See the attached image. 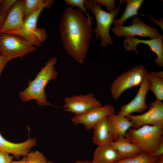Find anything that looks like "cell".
Here are the masks:
<instances>
[{
	"instance_id": "cell-37",
	"label": "cell",
	"mask_w": 163,
	"mask_h": 163,
	"mask_svg": "<svg viewBox=\"0 0 163 163\" xmlns=\"http://www.w3.org/2000/svg\"><path fill=\"white\" fill-rule=\"evenodd\" d=\"M47 163H55L52 162L47 161Z\"/></svg>"
},
{
	"instance_id": "cell-12",
	"label": "cell",
	"mask_w": 163,
	"mask_h": 163,
	"mask_svg": "<svg viewBox=\"0 0 163 163\" xmlns=\"http://www.w3.org/2000/svg\"><path fill=\"white\" fill-rule=\"evenodd\" d=\"M114 113V107L107 104L95 108L82 115L75 116L71 120L75 124H82L86 129L90 130L103 118Z\"/></svg>"
},
{
	"instance_id": "cell-25",
	"label": "cell",
	"mask_w": 163,
	"mask_h": 163,
	"mask_svg": "<svg viewBox=\"0 0 163 163\" xmlns=\"http://www.w3.org/2000/svg\"><path fill=\"white\" fill-rule=\"evenodd\" d=\"M64 1L69 6L72 7H77L78 8L82 10L85 14L89 21H92V18L90 16L89 14L87 11L85 3V0H65Z\"/></svg>"
},
{
	"instance_id": "cell-19",
	"label": "cell",
	"mask_w": 163,
	"mask_h": 163,
	"mask_svg": "<svg viewBox=\"0 0 163 163\" xmlns=\"http://www.w3.org/2000/svg\"><path fill=\"white\" fill-rule=\"evenodd\" d=\"M110 145L116 150L122 159L134 157L142 151L125 137L114 141Z\"/></svg>"
},
{
	"instance_id": "cell-24",
	"label": "cell",
	"mask_w": 163,
	"mask_h": 163,
	"mask_svg": "<svg viewBox=\"0 0 163 163\" xmlns=\"http://www.w3.org/2000/svg\"><path fill=\"white\" fill-rule=\"evenodd\" d=\"M25 163H47L46 157L38 151L30 152L25 156Z\"/></svg>"
},
{
	"instance_id": "cell-16",
	"label": "cell",
	"mask_w": 163,
	"mask_h": 163,
	"mask_svg": "<svg viewBox=\"0 0 163 163\" xmlns=\"http://www.w3.org/2000/svg\"><path fill=\"white\" fill-rule=\"evenodd\" d=\"M109 126L114 141L124 137L126 133L133 124L126 117L113 113L107 117Z\"/></svg>"
},
{
	"instance_id": "cell-15",
	"label": "cell",
	"mask_w": 163,
	"mask_h": 163,
	"mask_svg": "<svg viewBox=\"0 0 163 163\" xmlns=\"http://www.w3.org/2000/svg\"><path fill=\"white\" fill-rule=\"evenodd\" d=\"M36 143V139L30 138L22 142H12L5 139L0 133V151L11 154L17 159L26 156Z\"/></svg>"
},
{
	"instance_id": "cell-18",
	"label": "cell",
	"mask_w": 163,
	"mask_h": 163,
	"mask_svg": "<svg viewBox=\"0 0 163 163\" xmlns=\"http://www.w3.org/2000/svg\"><path fill=\"white\" fill-rule=\"evenodd\" d=\"M121 157L110 144L98 146L95 150L92 162L94 163H117Z\"/></svg>"
},
{
	"instance_id": "cell-10",
	"label": "cell",
	"mask_w": 163,
	"mask_h": 163,
	"mask_svg": "<svg viewBox=\"0 0 163 163\" xmlns=\"http://www.w3.org/2000/svg\"><path fill=\"white\" fill-rule=\"evenodd\" d=\"M64 102V110L75 114V116L82 115L95 108L102 106L91 93L66 97Z\"/></svg>"
},
{
	"instance_id": "cell-35",
	"label": "cell",
	"mask_w": 163,
	"mask_h": 163,
	"mask_svg": "<svg viewBox=\"0 0 163 163\" xmlns=\"http://www.w3.org/2000/svg\"><path fill=\"white\" fill-rule=\"evenodd\" d=\"M154 163H163V155L158 157L157 160Z\"/></svg>"
},
{
	"instance_id": "cell-7",
	"label": "cell",
	"mask_w": 163,
	"mask_h": 163,
	"mask_svg": "<svg viewBox=\"0 0 163 163\" xmlns=\"http://www.w3.org/2000/svg\"><path fill=\"white\" fill-rule=\"evenodd\" d=\"M42 8L28 16L24 20V26L21 29L8 33L17 35L32 45L40 47L46 39L47 36L45 30L37 28V23L39 17L44 9Z\"/></svg>"
},
{
	"instance_id": "cell-17",
	"label": "cell",
	"mask_w": 163,
	"mask_h": 163,
	"mask_svg": "<svg viewBox=\"0 0 163 163\" xmlns=\"http://www.w3.org/2000/svg\"><path fill=\"white\" fill-rule=\"evenodd\" d=\"M107 117L99 121L93 129V141L97 146L110 144L114 141L109 126Z\"/></svg>"
},
{
	"instance_id": "cell-9",
	"label": "cell",
	"mask_w": 163,
	"mask_h": 163,
	"mask_svg": "<svg viewBox=\"0 0 163 163\" xmlns=\"http://www.w3.org/2000/svg\"><path fill=\"white\" fill-rule=\"evenodd\" d=\"M148 110L138 115H129L126 117L131 121L133 128L136 129L144 125H163V103L156 99L150 103Z\"/></svg>"
},
{
	"instance_id": "cell-38",
	"label": "cell",
	"mask_w": 163,
	"mask_h": 163,
	"mask_svg": "<svg viewBox=\"0 0 163 163\" xmlns=\"http://www.w3.org/2000/svg\"><path fill=\"white\" fill-rule=\"evenodd\" d=\"M1 55H1V52H0V56H1Z\"/></svg>"
},
{
	"instance_id": "cell-22",
	"label": "cell",
	"mask_w": 163,
	"mask_h": 163,
	"mask_svg": "<svg viewBox=\"0 0 163 163\" xmlns=\"http://www.w3.org/2000/svg\"><path fill=\"white\" fill-rule=\"evenodd\" d=\"M150 82V90L155 95L157 100H163V78L156 76L151 72L148 73Z\"/></svg>"
},
{
	"instance_id": "cell-27",
	"label": "cell",
	"mask_w": 163,
	"mask_h": 163,
	"mask_svg": "<svg viewBox=\"0 0 163 163\" xmlns=\"http://www.w3.org/2000/svg\"><path fill=\"white\" fill-rule=\"evenodd\" d=\"M103 6H105L107 9L110 12L114 10L116 8L115 1L114 0H97Z\"/></svg>"
},
{
	"instance_id": "cell-30",
	"label": "cell",
	"mask_w": 163,
	"mask_h": 163,
	"mask_svg": "<svg viewBox=\"0 0 163 163\" xmlns=\"http://www.w3.org/2000/svg\"><path fill=\"white\" fill-rule=\"evenodd\" d=\"M8 61L3 56H0V78L1 73Z\"/></svg>"
},
{
	"instance_id": "cell-33",
	"label": "cell",
	"mask_w": 163,
	"mask_h": 163,
	"mask_svg": "<svg viewBox=\"0 0 163 163\" xmlns=\"http://www.w3.org/2000/svg\"><path fill=\"white\" fill-rule=\"evenodd\" d=\"M11 163H25V156H24L22 159L18 161H12Z\"/></svg>"
},
{
	"instance_id": "cell-23",
	"label": "cell",
	"mask_w": 163,
	"mask_h": 163,
	"mask_svg": "<svg viewBox=\"0 0 163 163\" xmlns=\"http://www.w3.org/2000/svg\"><path fill=\"white\" fill-rule=\"evenodd\" d=\"M157 159L142 151L136 156L121 159L117 163H154Z\"/></svg>"
},
{
	"instance_id": "cell-32",
	"label": "cell",
	"mask_w": 163,
	"mask_h": 163,
	"mask_svg": "<svg viewBox=\"0 0 163 163\" xmlns=\"http://www.w3.org/2000/svg\"><path fill=\"white\" fill-rule=\"evenodd\" d=\"M151 72L156 76L163 78V72L162 71L160 72Z\"/></svg>"
},
{
	"instance_id": "cell-29",
	"label": "cell",
	"mask_w": 163,
	"mask_h": 163,
	"mask_svg": "<svg viewBox=\"0 0 163 163\" xmlns=\"http://www.w3.org/2000/svg\"><path fill=\"white\" fill-rule=\"evenodd\" d=\"M163 155V141L162 142L158 147L152 154L151 156L158 158Z\"/></svg>"
},
{
	"instance_id": "cell-31",
	"label": "cell",
	"mask_w": 163,
	"mask_h": 163,
	"mask_svg": "<svg viewBox=\"0 0 163 163\" xmlns=\"http://www.w3.org/2000/svg\"><path fill=\"white\" fill-rule=\"evenodd\" d=\"M149 17L150 18V19L155 24L157 25L160 26L161 27H162L163 29V20L162 19H161V20L160 19L158 20H156L152 18L151 16H149Z\"/></svg>"
},
{
	"instance_id": "cell-3",
	"label": "cell",
	"mask_w": 163,
	"mask_h": 163,
	"mask_svg": "<svg viewBox=\"0 0 163 163\" xmlns=\"http://www.w3.org/2000/svg\"><path fill=\"white\" fill-rule=\"evenodd\" d=\"M124 137L151 156L163 141V125H146L136 129L131 128Z\"/></svg>"
},
{
	"instance_id": "cell-5",
	"label": "cell",
	"mask_w": 163,
	"mask_h": 163,
	"mask_svg": "<svg viewBox=\"0 0 163 163\" xmlns=\"http://www.w3.org/2000/svg\"><path fill=\"white\" fill-rule=\"evenodd\" d=\"M36 49L35 46L17 35L0 33V52L8 61L22 57Z\"/></svg>"
},
{
	"instance_id": "cell-28",
	"label": "cell",
	"mask_w": 163,
	"mask_h": 163,
	"mask_svg": "<svg viewBox=\"0 0 163 163\" xmlns=\"http://www.w3.org/2000/svg\"><path fill=\"white\" fill-rule=\"evenodd\" d=\"M13 158L9 154L0 151V163H11Z\"/></svg>"
},
{
	"instance_id": "cell-11",
	"label": "cell",
	"mask_w": 163,
	"mask_h": 163,
	"mask_svg": "<svg viewBox=\"0 0 163 163\" xmlns=\"http://www.w3.org/2000/svg\"><path fill=\"white\" fill-rule=\"evenodd\" d=\"M146 74L140 85L139 90L134 98L128 103L122 106L118 113L126 117L134 112L142 113L148 107L146 98L148 92L150 90V82Z\"/></svg>"
},
{
	"instance_id": "cell-26",
	"label": "cell",
	"mask_w": 163,
	"mask_h": 163,
	"mask_svg": "<svg viewBox=\"0 0 163 163\" xmlns=\"http://www.w3.org/2000/svg\"><path fill=\"white\" fill-rule=\"evenodd\" d=\"M18 0H2L0 5V14L2 15L5 16L6 14L15 4Z\"/></svg>"
},
{
	"instance_id": "cell-8",
	"label": "cell",
	"mask_w": 163,
	"mask_h": 163,
	"mask_svg": "<svg viewBox=\"0 0 163 163\" xmlns=\"http://www.w3.org/2000/svg\"><path fill=\"white\" fill-rule=\"evenodd\" d=\"M112 30L117 36L125 37L139 36L149 37L152 39L162 35L156 29L142 22L138 16L133 19L131 25L128 26H115L112 29Z\"/></svg>"
},
{
	"instance_id": "cell-20",
	"label": "cell",
	"mask_w": 163,
	"mask_h": 163,
	"mask_svg": "<svg viewBox=\"0 0 163 163\" xmlns=\"http://www.w3.org/2000/svg\"><path fill=\"white\" fill-rule=\"evenodd\" d=\"M123 3L126 2V6L123 14L119 19H114L113 23L115 26L123 25L127 20L133 16L140 15L144 16L143 14H140L138 11L144 0H120Z\"/></svg>"
},
{
	"instance_id": "cell-1",
	"label": "cell",
	"mask_w": 163,
	"mask_h": 163,
	"mask_svg": "<svg viewBox=\"0 0 163 163\" xmlns=\"http://www.w3.org/2000/svg\"><path fill=\"white\" fill-rule=\"evenodd\" d=\"M93 30L91 21L82 10L65 9L59 24L61 38L66 53L80 64L87 56Z\"/></svg>"
},
{
	"instance_id": "cell-2",
	"label": "cell",
	"mask_w": 163,
	"mask_h": 163,
	"mask_svg": "<svg viewBox=\"0 0 163 163\" xmlns=\"http://www.w3.org/2000/svg\"><path fill=\"white\" fill-rule=\"evenodd\" d=\"M57 62L55 56L51 57L37 75L35 78L28 83V86L21 91L19 96L24 102L35 100L39 106H50L51 103L46 99L45 88L48 82L55 79L58 76L55 65Z\"/></svg>"
},
{
	"instance_id": "cell-6",
	"label": "cell",
	"mask_w": 163,
	"mask_h": 163,
	"mask_svg": "<svg viewBox=\"0 0 163 163\" xmlns=\"http://www.w3.org/2000/svg\"><path fill=\"white\" fill-rule=\"evenodd\" d=\"M148 72L144 66L139 65L119 75L110 87L113 99H117L126 90L140 85Z\"/></svg>"
},
{
	"instance_id": "cell-13",
	"label": "cell",
	"mask_w": 163,
	"mask_h": 163,
	"mask_svg": "<svg viewBox=\"0 0 163 163\" xmlns=\"http://www.w3.org/2000/svg\"><path fill=\"white\" fill-rule=\"evenodd\" d=\"M124 46L128 51H134L137 54V46L139 44H146L150 47V50L155 53L157 58L154 59L159 67L163 66V37L162 35L155 38L149 40H140L134 37H125Z\"/></svg>"
},
{
	"instance_id": "cell-36",
	"label": "cell",
	"mask_w": 163,
	"mask_h": 163,
	"mask_svg": "<svg viewBox=\"0 0 163 163\" xmlns=\"http://www.w3.org/2000/svg\"><path fill=\"white\" fill-rule=\"evenodd\" d=\"M1 1L2 0H0V5ZM5 17V16L2 15L0 14V28L3 23Z\"/></svg>"
},
{
	"instance_id": "cell-34",
	"label": "cell",
	"mask_w": 163,
	"mask_h": 163,
	"mask_svg": "<svg viewBox=\"0 0 163 163\" xmlns=\"http://www.w3.org/2000/svg\"><path fill=\"white\" fill-rule=\"evenodd\" d=\"M75 163H94L92 161H90L87 160H78L76 161Z\"/></svg>"
},
{
	"instance_id": "cell-21",
	"label": "cell",
	"mask_w": 163,
	"mask_h": 163,
	"mask_svg": "<svg viewBox=\"0 0 163 163\" xmlns=\"http://www.w3.org/2000/svg\"><path fill=\"white\" fill-rule=\"evenodd\" d=\"M54 1L51 0H24V19L31 14L41 8H50Z\"/></svg>"
},
{
	"instance_id": "cell-4",
	"label": "cell",
	"mask_w": 163,
	"mask_h": 163,
	"mask_svg": "<svg viewBox=\"0 0 163 163\" xmlns=\"http://www.w3.org/2000/svg\"><path fill=\"white\" fill-rule=\"evenodd\" d=\"M85 3L86 8L91 10L95 15L96 26L93 31L95 33L96 39L100 38V46L105 47L109 44L113 45L110 29L114 18L119 13L122 2L120 0L118 7L109 12L103 10L101 8L103 5L97 0H85Z\"/></svg>"
},
{
	"instance_id": "cell-14",
	"label": "cell",
	"mask_w": 163,
	"mask_h": 163,
	"mask_svg": "<svg viewBox=\"0 0 163 163\" xmlns=\"http://www.w3.org/2000/svg\"><path fill=\"white\" fill-rule=\"evenodd\" d=\"M24 0H18L6 14L0 28V33L19 30L24 26Z\"/></svg>"
}]
</instances>
